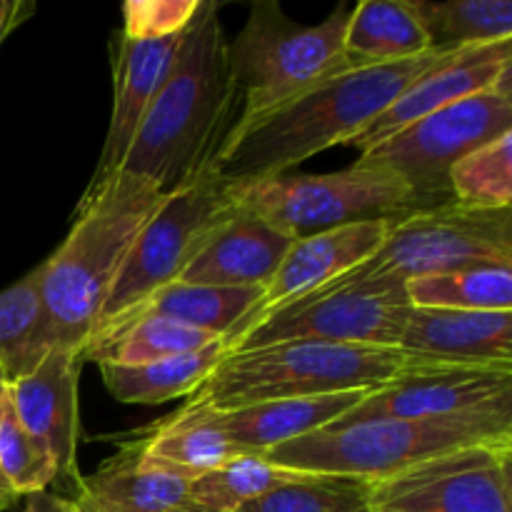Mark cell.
I'll use <instances>...</instances> for the list:
<instances>
[{
    "mask_svg": "<svg viewBox=\"0 0 512 512\" xmlns=\"http://www.w3.org/2000/svg\"><path fill=\"white\" fill-rule=\"evenodd\" d=\"M453 55L433 50L398 63L358 65L310 85L258 118L238 120L215 153V173L230 185L275 178L323 150L350 145L408 85Z\"/></svg>",
    "mask_w": 512,
    "mask_h": 512,
    "instance_id": "1",
    "label": "cell"
},
{
    "mask_svg": "<svg viewBox=\"0 0 512 512\" xmlns=\"http://www.w3.org/2000/svg\"><path fill=\"white\" fill-rule=\"evenodd\" d=\"M238 100L220 5L200 0L118 173L150 180L163 193L185 185L213 163L235 123Z\"/></svg>",
    "mask_w": 512,
    "mask_h": 512,
    "instance_id": "2",
    "label": "cell"
},
{
    "mask_svg": "<svg viewBox=\"0 0 512 512\" xmlns=\"http://www.w3.org/2000/svg\"><path fill=\"white\" fill-rule=\"evenodd\" d=\"M165 193L138 175L115 173L85 190L70 233L43 260V305L50 348L83 355L115 278Z\"/></svg>",
    "mask_w": 512,
    "mask_h": 512,
    "instance_id": "3",
    "label": "cell"
},
{
    "mask_svg": "<svg viewBox=\"0 0 512 512\" xmlns=\"http://www.w3.org/2000/svg\"><path fill=\"white\" fill-rule=\"evenodd\" d=\"M428 363L433 360L400 348L288 340L228 353L190 400L215 410H235L268 400L373 393Z\"/></svg>",
    "mask_w": 512,
    "mask_h": 512,
    "instance_id": "4",
    "label": "cell"
},
{
    "mask_svg": "<svg viewBox=\"0 0 512 512\" xmlns=\"http://www.w3.org/2000/svg\"><path fill=\"white\" fill-rule=\"evenodd\" d=\"M485 443H512V408L443 420L375 418L330 423L328 428L268 450L265 458L300 473L375 483L435 455Z\"/></svg>",
    "mask_w": 512,
    "mask_h": 512,
    "instance_id": "5",
    "label": "cell"
},
{
    "mask_svg": "<svg viewBox=\"0 0 512 512\" xmlns=\"http://www.w3.org/2000/svg\"><path fill=\"white\" fill-rule=\"evenodd\" d=\"M348 18L350 10L338 8L320 25H300L275 0L253 3L240 33L228 40L230 75L243 100L238 120L258 118L353 68L343 45Z\"/></svg>",
    "mask_w": 512,
    "mask_h": 512,
    "instance_id": "6",
    "label": "cell"
},
{
    "mask_svg": "<svg viewBox=\"0 0 512 512\" xmlns=\"http://www.w3.org/2000/svg\"><path fill=\"white\" fill-rule=\"evenodd\" d=\"M230 190L240 208L293 240L423 210V203L398 173L360 160L338 173H283L235 183Z\"/></svg>",
    "mask_w": 512,
    "mask_h": 512,
    "instance_id": "7",
    "label": "cell"
},
{
    "mask_svg": "<svg viewBox=\"0 0 512 512\" xmlns=\"http://www.w3.org/2000/svg\"><path fill=\"white\" fill-rule=\"evenodd\" d=\"M480 265H512V208L480 210L448 200L395 220L383 245L338 280L405 285Z\"/></svg>",
    "mask_w": 512,
    "mask_h": 512,
    "instance_id": "8",
    "label": "cell"
},
{
    "mask_svg": "<svg viewBox=\"0 0 512 512\" xmlns=\"http://www.w3.org/2000/svg\"><path fill=\"white\" fill-rule=\"evenodd\" d=\"M235 208L238 203L230 183L215 173L213 163L193 180L165 193L163 203L135 238L123 270L105 300L95 333L115 325L140 308L150 295L175 283L205 238L230 218Z\"/></svg>",
    "mask_w": 512,
    "mask_h": 512,
    "instance_id": "9",
    "label": "cell"
},
{
    "mask_svg": "<svg viewBox=\"0 0 512 512\" xmlns=\"http://www.w3.org/2000/svg\"><path fill=\"white\" fill-rule=\"evenodd\" d=\"M512 133V73L470 98L415 120L400 133L360 153V163H375L398 173L423 208L448 203L450 168L480 145Z\"/></svg>",
    "mask_w": 512,
    "mask_h": 512,
    "instance_id": "10",
    "label": "cell"
},
{
    "mask_svg": "<svg viewBox=\"0 0 512 512\" xmlns=\"http://www.w3.org/2000/svg\"><path fill=\"white\" fill-rule=\"evenodd\" d=\"M410 310L413 305L405 285L383 280H335L250 325L245 333L230 340V353L288 340L398 348Z\"/></svg>",
    "mask_w": 512,
    "mask_h": 512,
    "instance_id": "11",
    "label": "cell"
},
{
    "mask_svg": "<svg viewBox=\"0 0 512 512\" xmlns=\"http://www.w3.org/2000/svg\"><path fill=\"white\" fill-rule=\"evenodd\" d=\"M512 443L435 455L370 483L373 512H512Z\"/></svg>",
    "mask_w": 512,
    "mask_h": 512,
    "instance_id": "12",
    "label": "cell"
},
{
    "mask_svg": "<svg viewBox=\"0 0 512 512\" xmlns=\"http://www.w3.org/2000/svg\"><path fill=\"white\" fill-rule=\"evenodd\" d=\"M495 408H512V363H428L368 393L335 423L375 418L443 420Z\"/></svg>",
    "mask_w": 512,
    "mask_h": 512,
    "instance_id": "13",
    "label": "cell"
},
{
    "mask_svg": "<svg viewBox=\"0 0 512 512\" xmlns=\"http://www.w3.org/2000/svg\"><path fill=\"white\" fill-rule=\"evenodd\" d=\"M395 220L398 218L368 220V223L343 225V228H333L295 240L288 253H285L280 268L270 278L263 300L255 308V313L245 320L240 333H245L250 325L263 320L273 310L283 308V305L293 303L303 295L315 293V290L335 283L338 278L348 275L350 270L363 265L383 245L385 235H388L390 225Z\"/></svg>",
    "mask_w": 512,
    "mask_h": 512,
    "instance_id": "14",
    "label": "cell"
},
{
    "mask_svg": "<svg viewBox=\"0 0 512 512\" xmlns=\"http://www.w3.org/2000/svg\"><path fill=\"white\" fill-rule=\"evenodd\" d=\"M512 73V38L498 43L475 45V48L460 50L453 58L440 63L438 68L428 70L423 78L398 95L393 105L365 128L350 145L365 153L373 145L383 143L390 135L400 133L415 120L435 113V110L453 105L458 100L470 98L485 88H493L500 78Z\"/></svg>",
    "mask_w": 512,
    "mask_h": 512,
    "instance_id": "15",
    "label": "cell"
},
{
    "mask_svg": "<svg viewBox=\"0 0 512 512\" xmlns=\"http://www.w3.org/2000/svg\"><path fill=\"white\" fill-rule=\"evenodd\" d=\"M80 355L55 348L18 380L10 383L15 413L30 438L53 460L58 478H78V370Z\"/></svg>",
    "mask_w": 512,
    "mask_h": 512,
    "instance_id": "16",
    "label": "cell"
},
{
    "mask_svg": "<svg viewBox=\"0 0 512 512\" xmlns=\"http://www.w3.org/2000/svg\"><path fill=\"white\" fill-rule=\"evenodd\" d=\"M180 43L183 33L158 40H133L120 33L113 58V110L108 133L98 168L85 190L98 188L120 170L150 100L173 68Z\"/></svg>",
    "mask_w": 512,
    "mask_h": 512,
    "instance_id": "17",
    "label": "cell"
},
{
    "mask_svg": "<svg viewBox=\"0 0 512 512\" xmlns=\"http://www.w3.org/2000/svg\"><path fill=\"white\" fill-rule=\"evenodd\" d=\"M295 240L238 205L205 238L178 283L218 288H268Z\"/></svg>",
    "mask_w": 512,
    "mask_h": 512,
    "instance_id": "18",
    "label": "cell"
},
{
    "mask_svg": "<svg viewBox=\"0 0 512 512\" xmlns=\"http://www.w3.org/2000/svg\"><path fill=\"white\" fill-rule=\"evenodd\" d=\"M398 348L433 363L510 365L512 310L413 308Z\"/></svg>",
    "mask_w": 512,
    "mask_h": 512,
    "instance_id": "19",
    "label": "cell"
},
{
    "mask_svg": "<svg viewBox=\"0 0 512 512\" xmlns=\"http://www.w3.org/2000/svg\"><path fill=\"white\" fill-rule=\"evenodd\" d=\"M188 473L155 463L143 440L123 445L93 475L75 478V503L93 512H173L188 505Z\"/></svg>",
    "mask_w": 512,
    "mask_h": 512,
    "instance_id": "20",
    "label": "cell"
},
{
    "mask_svg": "<svg viewBox=\"0 0 512 512\" xmlns=\"http://www.w3.org/2000/svg\"><path fill=\"white\" fill-rule=\"evenodd\" d=\"M368 393L318 395V398L268 400L235 410H215V425L245 453L265 455L278 445L305 438L343 418ZM210 408V405H208Z\"/></svg>",
    "mask_w": 512,
    "mask_h": 512,
    "instance_id": "21",
    "label": "cell"
},
{
    "mask_svg": "<svg viewBox=\"0 0 512 512\" xmlns=\"http://www.w3.org/2000/svg\"><path fill=\"white\" fill-rule=\"evenodd\" d=\"M263 295L265 288H218V285H190L175 280V283L165 285L158 293L150 295L140 308L125 315L123 320L95 333L93 338H100L115 328H123L138 318L153 315V318L175 320V323H183L188 328L203 330V333L225 338L230 343L240 333L245 320L255 313Z\"/></svg>",
    "mask_w": 512,
    "mask_h": 512,
    "instance_id": "22",
    "label": "cell"
},
{
    "mask_svg": "<svg viewBox=\"0 0 512 512\" xmlns=\"http://www.w3.org/2000/svg\"><path fill=\"white\" fill-rule=\"evenodd\" d=\"M230 353L225 338L175 358L140 365L98 363L108 393L125 405H160L168 400L195 395L215 365Z\"/></svg>",
    "mask_w": 512,
    "mask_h": 512,
    "instance_id": "23",
    "label": "cell"
},
{
    "mask_svg": "<svg viewBox=\"0 0 512 512\" xmlns=\"http://www.w3.org/2000/svg\"><path fill=\"white\" fill-rule=\"evenodd\" d=\"M343 45L353 68L433 53L418 13L403 0H360L350 10Z\"/></svg>",
    "mask_w": 512,
    "mask_h": 512,
    "instance_id": "24",
    "label": "cell"
},
{
    "mask_svg": "<svg viewBox=\"0 0 512 512\" xmlns=\"http://www.w3.org/2000/svg\"><path fill=\"white\" fill-rule=\"evenodd\" d=\"M145 455L155 463L188 473L190 478L208 473L228 460L245 455L228 435L215 425L213 408L188 400V405L165 418L148 438H143Z\"/></svg>",
    "mask_w": 512,
    "mask_h": 512,
    "instance_id": "25",
    "label": "cell"
},
{
    "mask_svg": "<svg viewBox=\"0 0 512 512\" xmlns=\"http://www.w3.org/2000/svg\"><path fill=\"white\" fill-rule=\"evenodd\" d=\"M43 305V263L0 290V370L8 383L50 353Z\"/></svg>",
    "mask_w": 512,
    "mask_h": 512,
    "instance_id": "26",
    "label": "cell"
},
{
    "mask_svg": "<svg viewBox=\"0 0 512 512\" xmlns=\"http://www.w3.org/2000/svg\"><path fill=\"white\" fill-rule=\"evenodd\" d=\"M430 50L458 53L512 38L510 0H413Z\"/></svg>",
    "mask_w": 512,
    "mask_h": 512,
    "instance_id": "27",
    "label": "cell"
},
{
    "mask_svg": "<svg viewBox=\"0 0 512 512\" xmlns=\"http://www.w3.org/2000/svg\"><path fill=\"white\" fill-rule=\"evenodd\" d=\"M215 335L203 330L188 328L183 323L165 318H138L133 323L115 328L110 333L93 338L85 345L80 360H95V363L115 365H140L153 360L175 358V355L193 353L215 343Z\"/></svg>",
    "mask_w": 512,
    "mask_h": 512,
    "instance_id": "28",
    "label": "cell"
},
{
    "mask_svg": "<svg viewBox=\"0 0 512 512\" xmlns=\"http://www.w3.org/2000/svg\"><path fill=\"white\" fill-rule=\"evenodd\" d=\"M303 475L300 470L273 463L265 455L245 453L198 475L190 483L188 503L213 512H235Z\"/></svg>",
    "mask_w": 512,
    "mask_h": 512,
    "instance_id": "29",
    "label": "cell"
},
{
    "mask_svg": "<svg viewBox=\"0 0 512 512\" xmlns=\"http://www.w3.org/2000/svg\"><path fill=\"white\" fill-rule=\"evenodd\" d=\"M413 308L512 310V265H480L405 283Z\"/></svg>",
    "mask_w": 512,
    "mask_h": 512,
    "instance_id": "30",
    "label": "cell"
},
{
    "mask_svg": "<svg viewBox=\"0 0 512 512\" xmlns=\"http://www.w3.org/2000/svg\"><path fill=\"white\" fill-rule=\"evenodd\" d=\"M58 480L53 460L30 438L15 413L8 380H0V485L13 498L43 493Z\"/></svg>",
    "mask_w": 512,
    "mask_h": 512,
    "instance_id": "31",
    "label": "cell"
},
{
    "mask_svg": "<svg viewBox=\"0 0 512 512\" xmlns=\"http://www.w3.org/2000/svg\"><path fill=\"white\" fill-rule=\"evenodd\" d=\"M450 198L480 210L512 208V133L480 145L450 168Z\"/></svg>",
    "mask_w": 512,
    "mask_h": 512,
    "instance_id": "32",
    "label": "cell"
},
{
    "mask_svg": "<svg viewBox=\"0 0 512 512\" xmlns=\"http://www.w3.org/2000/svg\"><path fill=\"white\" fill-rule=\"evenodd\" d=\"M235 512H373L370 483L343 475L305 473Z\"/></svg>",
    "mask_w": 512,
    "mask_h": 512,
    "instance_id": "33",
    "label": "cell"
},
{
    "mask_svg": "<svg viewBox=\"0 0 512 512\" xmlns=\"http://www.w3.org/2000/svg\"><path fill=\"white\" fill-rule=\"evenodd\" d=\"M200 0H128L123 5V35L133 40H158L185 33Z\"/></svg>",
    "mask_w": 512,
    "mask_h": 512,
    "instance_id": "34",
    "label": "cell"
},
{
    "mask_svg": "<svg viewBox=\"0 0 512 512\" xmlns=\"http://www.w3.org/2000/svg\"><path fill=\"white\" fill-rule=\"evenodd\" d=\"M25 512H78V508H75V500L43 490V493H33L25 498Z\"/></svg>",
    "mask_w": 512,
    "mask_h": 512,
    "instance_id": "35",
    "label": "cell"
},
{
    "mask_svg": "<svg viewBox=\"0 0 512 512\" xmlns=\"http://www.w3.org/2000/svg\"><path fill=\"white\" fill-rule=\"evenodd\" d=\"M30 13H35V5L8 3V0H0V45H3L5 35H8L15 25L23 23Z\"/></svg>",
    "mask_w": 512,
    "mask_h": 512,
    "instance_id": "36",
    "label": "cell"
},
{
    "mask_svg": "<svg viewBox=\"0 0 512 512\" xmlns=\"http://www.w3.org/2000/svg\"><path fill=\"white\" fill-rule=\"evenodd\" d=\"M15 500H18V498H13V495H8V493H3V490H0V510L10 508V505H13Z\"/></svg>",
    "mask_w": 512,
    "mask_h": 512,
    "instance_id": "37",
    "label": "cell"
},
{
    "mask_svg": "<svg viewBox=\"0 0 512 512\" xmlns=\"http://www.w3.org/2000/svg\"><path fill=\"white\" fill-rule=\"evenodd\" d=\"M173 512H213V510H203V508H198V505H183V508H178V510H173Z\"/></svg>",
    "mask_w": 512,
    "mask_h": 512,
    "instance_id": "38",
    "label": "cell"
},
{
    "mask_svg": "<svg viewBox=\"0 0 512 512\" xmlns=\"http://www.w3.org/2000/svg\"><path fill=\"white\" fill-rule=\"evenodd\" d=\"M75 508H78V512H93V510H88V508H83V505H80V503H75Z\"/></svg>",
    "mask_w": 512,
    "mask_h": 512,
    "instance_id": "39",
    "label": "cell"
},
{
    "mask_svg": "<svg viewBox=\"0 0 512 512\" xmlns=\"http://www.w3.org/2000/svg\"><path fill=\"white\" fill-rule=\"evenodd\" d=\"M0 380H3V370H0ZM0 490H3V485H0ZM3 493H5V490H3ZM10 495V493H8Z\"/></svg>",
    "mask_w": 512,
    "mask_h": 512,
    "instance_id": "40",
    "label": "cell"
}]
</instances>
